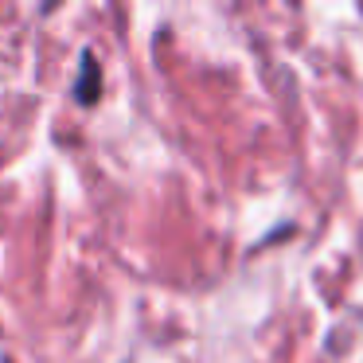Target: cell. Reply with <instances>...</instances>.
<instances>
[{
  "label": "cell",
  "mask_w": 363,
  "mask_h": 363,
  "mask_svg": "<svg viewBox=\"0 0 363 363\" xmlns=\"http://www.w3.org/2000/svg\"><path fill=\"white\" fill-rule=\"evenodd\" d=\"M74 94H79V102H94V98H98V67H94V59H82V82H79V86H74Z\"/></svg>",
  "instance_id": "1"
}]
</instances>
